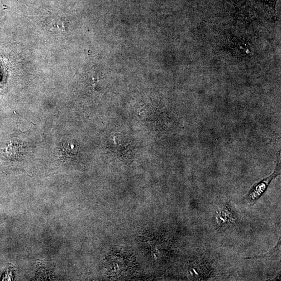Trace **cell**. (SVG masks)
I'll list each match as a JSON object with an SVG mask.
<instances>
[{
	"mask_svg": "<svg viewBox=\"0 0 281 281\" xmlns=\"http://www.w3.org/2000/svg\"><path fill=\"white\" fill-rule=\"evenodd\" d=\"M17 144H11L6 148V153L9 156H15L17 154H21L22 151Z\"/></svg>",
	"mask_w": 281,
	"mask_h": 281,
	"instance_id": "cell-5",
	"label": "cell"
},
{
	"mask_svg": "<svg viewBox=\"0 0 281 281\" xmlns=\"http://www.w3.org/2000/svg\"><path fill=\"white\" fill-rule=\"evenodd\" d=\"M235 219L234 215L228 207H223L216 213V220L220 226H225L229 223L234 222Z\"/></svg>",
	"mask_w": 281,
	"mask_h": 281,
	"instance_id": "cell-2",
	"label": "cell"
},
{
	"mask_svg": "<svg viewBox=\"0 0 281 281\" xmlns=\"http://www.w3.org/2000/svg\"><path fill=\"white\" fill-rule=\"evenodd\" d=\"M43 23L46 28L51 31H64L66 28V23L60 18H51Z\"/></svg>",
	"mask_w": 281,
	"mask_h": 281,
	"instance_id": "cell-3",
	"label": "cell"
},
{
	"mask_svg": "<svg viewBox=\"0 0 281 281\" xmlns=\"http://www.w3.org/2000/svg\"><path fill=\"white\" fill-rule=\"evenodd\" d=\"M78 152L77 146L71 141L65 142L61 144L60 153L65 156H70L77 154Z\"/></svg>",
	"mask_w": 281,
	"mask_h": 281,
	"instance_id": "cell-4",
	"label": "cell"
},
{
	"mask_svg": "<svg viewBox=\"0 0 281 281\" xmlns=\"http://www.w3.org/2000/svg\"><path fill=\"white\" fill-rule=\"evenodd\" d=\"M281 174V161H278L275 169L271 175L264 178L259 182L254 184L248 193L244 196L242 200L248 203L251 205H254L266 192L269 186L274 178Z\"/></svg>",
	"mask_w": 281,
	"mask_h": 281,
	"instance_id": "cell-1",
	"label": "cell"
}]
</instances>
